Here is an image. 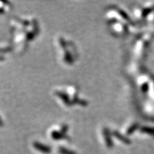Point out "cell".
Wrapping results in <instances>:
<instances>
[{"label":"cell","instance_id":"1","mask_svg":"<svg viewBox=\"0 0 154 154\" xmlns=\"http://www.w3.org/2000/svg\"><path fill=\"white\" fill-rule=\"evenodd\" d=\"M34 146H35V148L38 151L43 152V153H49L50 151V148L48 147L47 146H44V145H42L41 143H35L34 144Z\"/></svg>","mask_w":154,"mask_h":154},{"label":"cell","instance_id":"2","mask_svg":"<svg viewBox=\"0 0 154 154\" xmlns=\"http://www.w3.org/2000/svg\"><path fill=\"white\" fill-rule=\"evenodd\" d=\"M59 152L61 154H75L74 153H73L72 151H68V150L65 149L64 148H61L60 150H59Z\"/></svg>","mask_w":154,"mask_h":154}]
</instances>
